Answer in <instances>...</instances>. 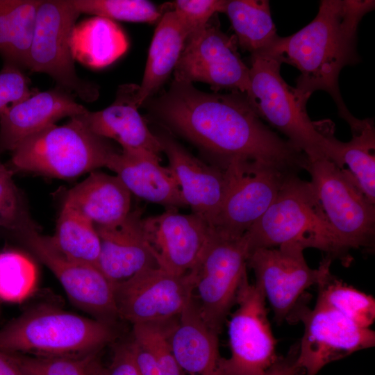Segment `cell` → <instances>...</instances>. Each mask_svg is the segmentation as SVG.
Segmentation results:
<instances>
[{"instance_id":"obj_1","label":"cell","mask_w":375,"mask_h":375,"mask_svg":"<svg viewBox=\"0 0 375 375\" xmlns=\"http://www.w3.org/2000/svg\"><path fill=\"white\" fill-rule=\"evenodd\" d=\"M149 103L162 124L223 170L242 164L288 174L305 169L306 155L262 122L245 94L208 93L174 80L166 92Z\"/></svg>"},{"instance_id":"obj_2","label":"cell","mask_w":375,"mask_h":375,"mask_svg":"<svg viewBox=\"0 0 375 375\" xmlns=\"http://www.w3.org/2000/svg\"><path fill=\"white\" fill-rule=\"evenodd\" d=\"M372 0H323L316 17L305 27L287 37H278L265 52L281 63L297 67L300 75L294 88L307 103L317 90L328 92L339 115L349 125L358 119L347 109L340 94L338 78L342 69L359 60L356 33L362 17L374 8Z\"/></svg>"},{"instance_id":"obj_3","label":"cell","mask_w":375,"mask_h":375,"mask_svg":"<svg viewBox=\"0 0 375 375\" xmlns=\"http://www.w3.org/2000/svg\"><path fill=\"white\" fill-rule=\"evenodd\" d=\"M249 253L260 248L297 244L315 248L347 266L352 258L328 222L311 182L288 175L275 200L244 234Z\"/></svg>"},{"instance_id":"obj_4","label":"cell","mask_w":375,"mask_h":375,"mask_svg":"<svg viewBox=\"0 0 375 375\" xmlns=\"http://www.w3.org/2000/svg\"><path fill=\"white\" fill-rule=\"evenodd\" d=\"M115 335L109 323L42 306L0 329V350L38 357H77L99 353Z\"/></svg>"},{"instance_id":"obj_5","label":"cell","mask_w":375,"mask_h":375,"mask_svg":"<svg viewBox=\"0 0 375 375\" xmlns=\"http://www.w3.org/2000/svg\"><path fill=\"white\" fill-rule=\"evenodd\" d=\"M11 152L12 170L68 179L106 167L117 151L74 117L27 138Z\"/></svg>"},{"instance_id":"obj_6","label":"cell","mask_w":375,"mask_h":375,"mask_svg":"<svg viewBox=\"0 0 375 375\" xmlns=\"http://www.w3.org/2000/svg\"><path fill=\"white\" fill-rule=\"evenodd\" d=\"M281 64L268 52L251 56L247 99L258 115L283 133L308 160L328 159V140L309 118L306 102L281 77Z\"/></svg>"},{"instance_id":"obj_7","label":"cell","mask_w":375,"mask_h":375,"mask_svg":"<svg viewBox=\"0 0 375 375\" xmlns=\"http://www.w3.org/2000/svg\"><path fill=\"white\" fill-rule=\"evenodd\" d=\"M248 256L244 235L229 238L212 231L199 260L187 274L192 285V299L201 317L218 335L247 276Z\"/></svg>"},{"instance_id":"obj_8","label":"cell","mask_w":375,"mask_h":375,"mask_svg":"<svg viewBox=\"0 0 375 375\" xmlns=\"http://www.w3.org/2000/svg\"><path fill=\"white\" fill-rule=\"evenodd\" d=\"M305 169L328 222L344 246L349 251L373 249L375 203L363 194L349 171L327 158L308 159Z\"/></svg>"},{"instance_id":"obj_9","label":"cell","mask_w":375,"mask_h":375,"mask_svg":"<svg viewBox=\"0 0 375 375\" xmlns=\"http://www.w3.org/2000/svg\"><path fill=\"white\" fill-rule=\"evenodd\" d=\"M80 15L72 0H41L27 69L47 74L58 87L92 102L98 98L99 90L78 76L70 46L72 32Z\"/></svg>"},{"instance_id":"obj_10","label":"cell","mask_w":375,"mask_h":375,"mask_svg":"<svg viewBox=\"0 0 375 375\" xmlns=\"http://www.w3.org/2000/svg\"><path fill=\"white\" fill-rule=\"evenodd\" d=\"M235 35L220 29L217 14L200 30L190 34L174 68V80L203 82L217 92L221 90L247 94L249 67L238 51Z\"/></svg>"},{"instance_id":"obj_11","label":"cell","mask_w":375,"mask_h":375,"mask_svg":"<svg viewBox=\"0 0 375 375\" xmlns=\"http://www.w3.org/2000/svg\"><path fill=\"white\" fill-rule=\"evenodd\" d=\"M297 244L249 252L247 266L253 272L255 285L262 291L277 323L289 321L307 289L318 285L330 271L332 259L326 256L317 269H312Z\"/></svg>"},{"instance_id":"obj_12","label":"cell","mask_w":375,"mask_h":375,"mask_svg":"<svg viewBox=\"0 0 375 375\" xmlns=\"http://www.w3.org/2000/svg\"><path fill=\"white\" fill-rule=\"evenodd\" d=\"M236 310L228 324L231 356L223 375H264L278 358L262 291L247 276L239 289Z\"/></svg>"},{"instance_id":"obj_13","label":"cell","mask_w":375,"mask_h":375,"mask_svg":"<svg viewBox=\"0 0 375 375\" xmlns=\"http://www.w3.org/2000/svg\"><path fill=\"white\" fill-rule=\"evenodd\" d=\"M301 321L304 331L297 363L306 375H316L328 363L374 346L375 333L321 303L309 309L301 303L288 322Z\"/></svg>"},{"instance_id":"obj_14","label":"cell","mask_w":375,"mask_h":375,"mask_svg":"<svg viewBox=\"0 0 375 375\" xmlns=\"http://www.w3.org/2000/svg\"><path fill=\"white\" fill-rule=\"evenodd\" d=\"M16 235L53 273L75 306L92 317L110 324L118 317L114 285L98 267L62 255L34 224Z\"/></svg>"},{"instance_id":"obj_15","label":"cell","mask_w":375,"mask_h":375,"mask_svg":"<svg viewBox=\"0 0 375 375\" xmlns=\"http://www.w3.org/2000/svg\"><path fill=\"white\" fill-rule=\"evenodd\" d=\"M114 285L118 317L135 324H162L177 317L192 297L188 276L159 267L142 270Z\"/></svg>"},{"instance_id":"obj_16","label":"cell","mask_w":375,"mask_h":375,"mask_svg":"<svg viewBox=\"0 0 375 375\" xmlns=\"http://www.w3.org/2000/svg\"><path fill=\"white\" fill-rule=\"evenodd\" d=\"M226 171L228 190L211 229L223 237L240 238L267 211L292 174L257 164L235 165Z\"/></svg>"},{"instance_id":"obj_17","label":"cell","mask_w":375,"mask_h":375,"mask_svg":"<svg viewBox=\"0 0 375 375\" xmlns=\"http://www.w3.org/2000/svg\"><path fill=\"white\" fill-rule=\"evenodd\" d=\"M142 228L158 267L178 276L194 267L212 233L201 217L176 209L142 218Z\"/></svg>"},{"instance_id":"obj_18","label":"cell","mask_w":375,"mask_h":375,"mask_svg":"<svg viewBox=\"0 0 375 375\" xmlns=\"http://www.w3.org/2000/svg\"><path fill=\"white\" fill-rule=\"evenodd\" d=\"M156 135L187 206L211 228L227 192L226 171L195 157L169 134L162 132Z\"/></svg>"},{"instance_id":"obj_19","label":"cell","mask_w":375,"mask_h":375,"mask_svg":"<svg viewBox=\"0 0 375 375\" xmlns=\"http://www.w3.org/2000/svg\"><path fill=\"white\" fill-rule=\"evenodd\" d=\"M88 111L60 87L34 92L0 115V154L12 151L24 140L63 117H74Z\"/></svg>"},{"instance_id":"obj_20","label":"cell","mask_w":375,"mask_h":375,"mask_svg":"<svg viewBox=\"0 0 375 375\" xmlns=\"http://www.w3.org/2000/svg\"><path fill=\"white\" fill-rule=\"evenodd\" d=\"M142 213L135 209L116 224L95 226L101 242L97 267L113 285L158 267L143 231Z\"/></svg>"},{"instance_id":"obj_21","label":"cell","mask_w":375,"mask_h":375,"mask_svg":"<svg viewBox=\"0 0 375 375\" xmlns=\"http://www.w3.org/2000/svg\"><path fill=\"white\" fill-rule=\"evenodd\" d=\"M170 350L185 375H223L218 334L201 317L192 297L183 310L165 323Z\"/></svg>"},{"instance_id":"obj_22","label":"cell","mask_w":375,"mask_h":375,"mask_svg":"<svg viewBox=\"0 0 375 375\" xmlns=\"http://www.w3.org/2000/svg\"><path fill=\"white\" fill-rule=\"evenodd\" d=\"M138 89L135 84L120 85L109 106L76 117L94 135L116 141L122 150H145L160 156L161 144L138 111Z\"/></svg>"},{"instance_id":"obj_23","label":"cell","mask_w":375,"mask_h":375,"mask_svg":"<svg viewBox=\"0 0 375 375\" xmlns=\"http://www.w3.org/2000/svg\"><path fill=\"white\" fill-rule=\"evenodd\" d=\"M160 157L145 150H122L106 167L115 173L131 194L166 209L187 207L179 185Z\"/></svg>"},{"instance_id":"obj_24","label":"cell","mask_w":375,"mask_h":375,"mask_svg":"<svg viewBox=\"0 0 375 375\" xmlns=\"http://www.w3.org/2000/svg\"><path fill=\"white\" fill-rule=\"evenodd\" d=\"M63 203L95 226H111L131 211V193L116 175L95 170L69 189Z\"/></svg>"},{"instance_id":"obj_25","label":"cell","mask_w":375,"mask_h":375,"mask_svg":"<svg viewBox=\"0 0 375 375\" xmlns=\"http://www.w3.org/2000/svg\"><path fill=\"white\" fill-rule=\"evenodd\" d=\"M160 9L162 15L153 33L142 81L136 94L139 108L160 89L174 70L190 35L174 11Z\"/></svg>"},{"instance_id":"obj_26","label":"cell","mask_w":375,"mask_h":375,"mask_svg":"<svg viewBox=\"0 0 375 375\" xmlns=\"http://www.w3.org/2000/svg\"><path fill=\"white\" fill-rule=\"evenodd\" d=\"M352 138L347 142L334 136L333 126L324 131L329 143L328 159L340 168L347 165L366 197L375 203V130L371 119H358L350 126Z\"/></svg>"},{"instance_id":"obj_27","label":"cell","mask_w":375,"mask_h":375,"mask_svg":"<svg viewBox=\"0 0 375 375\" xmlns=\"http://www.w3.org/2000/svg\"><path fill=\"white\" fill-rule=\"evenodd\" d=\"M70 46L74 60L99 69L123 55L127 50L128 40L114 21L96 16L74 26Z\"/></svg>"},{"instance_id":"obj_28","label":"cell","mask_w":375,"mask_h":375,"mask_svg":"<svg viewBox=\"0 0 375 375\" xmlns=\"http://www.w3.org/2000/svg\"><path fill=\"white\" fill-rule=\"evenodd\" d=\"M41 0H0V54L4 64L28 68Z\"/></svg>"},{"instance_id":"obj_29","label":"cell","mask_w":375,"mask_h":375,"mask_svg":"<svg viewBox=\"0 0 375 375\" xmlns=\"http://www.w3.org/2000/svg\"><path fill=\"white\" fill-rule=\"evenodd\" d=\"M224 12L231 21L238 45L251 55L265 52L279 37L269 1H226Z\"/></svg>"},{"instance_id":"obj_30","label":"cell","mask_w":375,"mask_h":375,"mask_svg":"<svg viewBox=\"0 0 375 375\" xmlns=\"http://www.w3.org/2000/svg\"><path fill=\"white\" fill-rule=\"evenodd\" d=\"M48 237L66 258L98 267L101 249L98 232L95 225L79 212L63 203L55 233Z\"/></svg>"},{"instance_id":"obj_31","label":"cell","mask_w":375,"mask_h":375,"mask_svg":"<svg viewBox=\"0 0 375 375\" xmlns=\"http://www.w3.org/2000/svg\"><path fill=\"white\" fill-rule=\"evenodd\" d=\"M128 344L142 375H185L170 350L165 323L133 325Z\"/></svg>"},{"instance_id":"obj_32","label":"cell","mask_w":375,"mask_h":375,"mask_svg":"<svg viewBox=\"0 0 375 375\" xmlns=\"http://www.w3.org/2000/svg\"><path fill=\"white\" fill-rule=\"evenodd\" d=\"M317 303L327 306L358 326L369 328L375 319V300L369 294L347 285L331 271L318 283Z\"/></svg>"},{"instance_id":"obj_33","label":"cell","mask_w":375,"mask_h":375,"mask_svg":"<svg viewBox=\"0 0 375 375\" xmlns=\"http://www.w3.org/2000/svg\"><path fill=\"white\" fill-rule=\"evenodd\" d=\"M38 271L34 261L16 249L0 252V302L20 303L35 290Z\"/></svg>"},{"instance_id":"obj_34","label":"cell","mask_w":375,"mask_h":375,"mask_svg":"<svg viewBox=\"0 0 375 375\" xmlns=\"http://www.w3.org/2000/svg\"><path fill=\"white\" fill-rule=\"evenodd\" d=\"M9 353L24 375H100L103 369L97 359L98 353L77 357H38Z\"/></svg>"},{"instance_id":"obj_35","label":"cell","mask_w":375,"mask_h":375,"mask_svg":"<svg viewBox=\"0 0 375 375\" xmlns=\"http://www.w3.org/2000/svg\"><path fill=\"white\" fill-rule=\"evenodd\" d=\"M81 13L111 20L155 22L162 12L153 3L144 0H72Z\"/></svg>"},{"instance_id":"obj_36","label":"cell","mask_w":375,"mask_h":375,"mask_svg":"<svg viewBox=\"0 0 375 375\" xmlns=\"http://www.w3.org/2000/svg\"><path fill=\"white\" fill-rule=\"evenodd\" d=\"M12 176L13 170L0 162V228L17 233L33 222Z\"/></svg>"},{"instance_id":"obj_37","label":"cell","mask_w":375,"mask_h":375,"mask_svg":"<svg viewBox=\"0 0 375 375\" xmlns=\"http://www.w3.org/2000/svg\"><path fill=\"white\" fill-rule=\"evenodd\" d=\"M224 0H177L165 4L185 25L190 35L204 27L218 12H224Z\"/></svg>"},{"instance_id":"obj_38","label":"cell","mask_w":375,"mask_h":375,"mask_svg":"<svg viewBox=\"0 0 375 375\" xmlns=\"http://www.w3.org/2000/svg\"><path fill=\"white\" fill-rule=\"evenodd\" d=\"M34 92L29 79L21 69L4 64L0 71V115L5 110L26 99Z\"/></svg>"},{"instance_id":"obj_39","label":"cell","mask_w":375,"mask_h":375,"mask_svg":"<svg viewBox=\"0 0 375 375\" xmlns=\"http://www.w3.org/2000/svg\"><path fill=\"white\" fill-rule=\"evenodd\" d=\"M100 375H142L131 355L128 342L117 346L109 365Z\"/></svg>"},{"instance_id":"obj_40","label":"cell","mask_w":375,"mask_h":375,"mask_svg":"<svg viewBox=\"0 0 375 375\" xmlns=\"http://www.w3.org/2000/svg\"><path fill=\"white\" fill-rule=\"evenodd\" d=\"M0 375H24L9 352L0 350Z\"/></svg>"},{"instance_id":"obj_41","label":"cell","mask_w":375,"mask_h":375,"mask_svg":"<svg viewBox=\"0 0 375 375\" xmlns=\"http://www.w3.org/2000/svg\"><path fill=\"white\" fill-rule=\"evenodd\" d=\"M298 346L292 349L285 358H283L282 365L278 375H299L302 372L297 363Z\"/></svg>"},{"instance_id":"obj_42","label":"cell","mask_w":375,"mask_h":375,"mask_svg":"<svg viewBox=\"0 0 375 375\" xmlns=\"http://www.w3.org/2000/svg\"><path fill=\"white\" fill-rule=\"evenodd\" d=\"M283 358H278L276 362L265 372L264 375H278L281 365Z\"/></svg>"},{"instance_id":"obj_43","label":"cell","mask_w":375,"mask_h":375,"mask_svg":"<svg viewBox=\"0 0 375 375\" xmlns=\"http://www.w3.org/2000/svg\"><path fill=\"white\" fill-rule=\"evenodd\" d=\"M0 303H1V302H0Z\"/></svg>"}]
</instances>
